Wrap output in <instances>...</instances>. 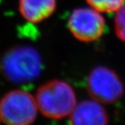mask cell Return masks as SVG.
Returning <instances> with one entry per match:
<instances>
[{
	"label": "cell",
	"mask_w": 125,
	"mask_h": 125,
	"mask_svg": "<svg viewBox=\"0 0 125 125\" xmlns=\"http://www.w3.org/2000/svg\"><path fill=\"white\" fill-rule=\"evenodd\" d=\"M114 26L117 37L125 42V4L115 12Z\"/></svg>",
	"instance_id": "cell-9"
},
{
	"label": "cell",
	"mask_w": 125,
	"mask_h": 125,
	"mask_svg": "<svg viewBox=\"0 0 125 125\" xmlns=\"http://www.w3.org/2000/svg\"><path fill=\"white\" fill-rule=\"evenodd\" d=\"M42 66L39 52L30 46H19L8 50L1 60V68L5 76L9 81L19 84L37 78Z\"/></svg>",
	"instance_id": "cell-2"
},
{
	"label": "cell",
	"mask_w": 125,
	"mask_h": 125,
	"mask_svg": "<svg viewBox=\"0 0 125 125\" xmlns=\"http://www.w3.org/2000/svg\"><path fill=\"white\" fill-rule=\"evenodd\" d=\"M38 112L35 96L23 90L11 91L0 100V119L7 124H30Z\"/></svg>",
	"instance_id": "cell-3"
},
{
	"label": "cell",
	"mask_w": 125,
	"mask_h": 125,
	"mask_svg": "<svg viewBox=\"0 0 125 125\" xmlns=\"http://www.w3.org/2000/svg\"><path fill=\"white\" fill-rule=\"evenodd\" d=\"M35 98L39 112L46 118L55 120L69 117L78 103L73 87L60 79L41 85Z\"/></svg>",
	"instance_id": "cell-1"
},
{
	"label": "cell",
	"mask_w": 125,
	"mask_h": 125,
	"mask_svg": "<svg viewBox=\"0 0 125 125\" xmlns=\"http://www.w3.org/2000/svg\"><path fill=\"white\" fill-rule=\"evenodd\" d=\"M89 6L101 13L116 12L124 4V0H86Z\"/></svg>",
	"instance_id": "cell-8"
},
{
	"label": "cell",
	"mask_w": 125,
	"mask_h": 125,
	"mask_svg": "<svg viewBox=\"0 0 125 125\" xmlns=\"http://www.w3.org/2000/svg\"><path fill=\"white\" fill-rule=\"evenodd\" d=\"M0 121H1V119H0Z\"/></svg>",
	"instance_id": "cell-10"
},
{
	"label": "cell",
	"mask_w": 125,
	"mask_h": 125,
	"mask_svg": "<svg viewBox=\"0 0 125 125\" xmlns=\"http://www.w3.org/2000/svg\"><path fill=\"white\" fill-rule=\"evenodd\" d=\"M68 26L73 36L81 42H90L100 39L105 29L103 13L94 8L81 7L70 14Z\"/></svg>",
	"instance_id": "cell-5"
},
{
	"label": "cell",
	"mask_w": 125,
	"mask_h": 125,
	"mask_svg": "<svg viewBox=\"0 0 125 125\" xmlns=\"http://www.w3.org/2000/svg\"><path fill=\"white\" fill-rule=\"evenodd\" d=\"M103 104L94 99L77 103L69 116L70 121L77 125H104L109 122V116Z\"/></svg>",
	"instance_id": "cell-6"
},
{
	"label": "cell",
	"mask_w": 125,
	"mask_h": 125,
	"mask_svg": "<svg viewBox=\"0 0 125 125\" xmlns=\"http://www.w3.org/2000/svg\"><path fill=\"white\" fill-rule=\"evenodd\" d=\"M87 89L93 99L103 104L115 103L124 94V86L119 76L104 66H96L89 73Z\"/></svg>",
	"instance_id": "cell-4"
},
{
	"label": "cell",
	"mask_w": 125,
	"mask_h": 125,
	"mask_svg": "<svg viewBox=\"0 0 125 125\" xmlns=\"http://www.w3.org/2000/svg\"><path fill=\"white\" fill-rule=\"evenodd\" d=\"M56 0H19V11L30 23H38L46 20L54 12Z\"/></svg>",
	"instance_id": "cell-7"
}]
</instances>
